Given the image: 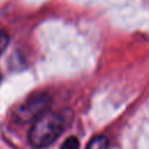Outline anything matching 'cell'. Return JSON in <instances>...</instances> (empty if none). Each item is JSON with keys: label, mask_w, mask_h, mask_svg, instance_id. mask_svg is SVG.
Listing matches in <instances>:
<instances>
[{"label": "cell", "mask_w": 149, "mask_h": 149, "mask_svg": "<svg viewBox=\"0 0 149 149\" xmlns=\"http://www.w3.org/2000/svg\"><path fill=\"white\" fill-rule=\"evenodd\" d=\"M64 122L58 113L47 112L34 121L29 134V143L35 148H45L54 143L63 132Z\"/></svg>", "instance_id": "cell-1"}, {"label": "cell", "mask_w": 149, "mask_h": 149, "mask_svg": "<svg viewBox=\"0 0 149 149\" xmlns=\"http://www.w3.org/2000/svg\"><path fill=\"white\" fill-rule=\"evenodd\" d=\"M51 98L47 94L33 95L23 101L14 111V119L19 123H29L36 121L41 115L48 112Z\"/></svg>", "instance_id": "cell-2"}, {"label": "cell", "mask_w": 149, "mask_h": 149, "mask_svg": "<svg viewBox=\"0 0 149 149\" xmlns=\"http://www.w3.org/2000/svg\"><path fill=\"white\" fill-rule=\"evenodd\" d=\"M107 147H108V139L104 135H99L93 137L88 142L86 149H107Z\"/></svg>", "instance_id": "cell-3"}, {"label": "cell", "mask_w": 149, "mask_h": 149, "mask_svg": "<svg viewBox=\"0 0 149 149\" xmlns=\"http://www.w3.org/2000/svg\"><path fill=\"white\" fill-rule=\"evenodd\" d=\"M78 148H79V140L76 136L68 137L61 147V149H78Z\"/></svg>", "instance_id": "cell-4"}, {"label": "cell", "mask_w": 149, "mask_h": 149, "mask_svg": "<svg viewBox=\"0 0 149 149\" xmlns=\"http://www.w3.org/2000/svg\"><path fill=\"white\" fill-rule=\"evenodd\" d=\"M9 44V36L6 31L0 30V56L3 54V51L6 50V48Z\"/></svg>", "instance_id": "cell-5"}, {"label": "cell", "mask_w": 149, "mask_h": 149, "mask_svg": "<svg viewBox=\"0 0 149 149\" xmlns=\"http://www.w3.org/2000/svg\"><path fill=\"white\" fill-rule=\"evenodd\" d=\"M0 81H1V74H0Z\"/></svg>", "instance_id": "cell-6"}]
</instances>
